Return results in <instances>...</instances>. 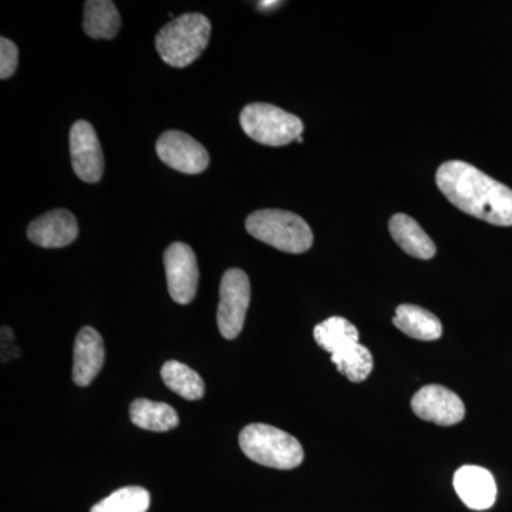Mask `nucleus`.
Instances as JSON below:
<instances>
[{"label": "nucleus", "instance_id": "nucleus-1", "mask_svg": "<svg viewBox=\"0 0 512 512\" xmlns=\"http://www.w3.org/2000/svg\"><path fill=\"white\" fill-rule=\"evenodd\" d=\"M436 183L454 207L471 217L498 225H512V190L463 161L440 165Z\"/></svg>", "mask_w": 512, "mask_h": 512}, {"label": "nucleus", "instance_id": "nucleus-2", "mask_svg": "<svg viewBox=\"0 0 512 512\" xmlns=\"http://www.w3.org/2000/svg\"><path fill=\"white\" fill-rule=\"evenodd\" d=\"M316 343L330 353L332 363L350 382L360 383L373 370L370 350L359 342V330L348 319L333 316L313 330Z\"/></svg>", "mask_w": 512, "mask_h": 512}, {"label": "nucleus", "instance_id": "nucleus-3", "mask_svg": "<svg viewBox=\"0 0 512 512\" xmlns=\"http://www.w3.org/2000/svg\"><path fill=\"white\" fill-rule=\"evenodd\" d=\"M211 39V22L201 13H187L171 20L158 32V55L170 66L183 69L204 53Z\"/></svg>", "mask_w": 512, "mask_h": 512}, {"label": "nucleus", "instance_id": "nucleus-4", "mask_svg": "<svg viewBox=\"0 0 512 512\" xmlns=\"http://www.w3.org/2000/svg\"><path fill=\"white\" fill-rule=\"evenodd\" d=\"M239 447L245 456L261 466L292 470L301 466V443L281 429L268 424H249L239 434Z\"/></svg>", "mask_w": 512, "mask_h": 512}, {"label": "nucleus", "instance_id": "nucleus-5", "mask_svg": "<svg viewBox=\"0 0 512 512\" xmlns=\"http://www.w3.org/2000/svg\"><path fill=\"white\" fill-rule=\"evenodd\" d=\"M252 237L288 254H303L313 244L311 227L299 215L282 210L252 212L245 222Z\"/></svg>", "mask_w": 512, "mask_h": 512}, {"label": "nucleus", "instance_id": "nucleus-6", "mask_svg": "<svg viewBox=\"0 0 512 512\" xmlns=\"http://www.w3.org/2000/svg\"><path fill=\"white\" fill-rule=\"evenodd\" d=\"M242 130L256 143L269 147H282L298 140L303 123L295 114L266 103H254L241 111Z\"/></svg>", "mask_w": 512, "mask_h": 512}, {"label": "nucleus", "instance_id": "nucleus-7", "mask_svg": "<svg viewBox=\"0 0 512 512\" xmlns=\"http://www.w3.org/2000/svg\"><path fill=\"white\" fill-rule=\"evenodd\" d=\"M249 302H251V284L248 275L238 268L228 269L221 279L220 305H218V329L225 339L238 338L244 329Z\"/></svg>", "mask_w": 512, "mask_h": 512}, {"label": "nucleus", "instance_id": "nucleus-8", "mask_svg": "<svg viewBox=\"0 0 512 512\" xmlns=\"http://www.w3.org/2000/svg\"><path fill=\"white\" fill-rule=\"evenodd\" d=\"M165 274L168 292L174 302L188 305L197 295L200 269L197 256L191 247L183 242H174L164 252Z\"/></svg>", "mask_w": 512, "mask_h": 512}, {"label": "nucleus", "instance_id": "nucleus-9", "mask_svg": "<svg viewBox=\"0 0 512 512\" xmlns=\"http://www.w3.org/2000/svg\"><path fill=\"white\" fill-rule=\"evenodd\" d=\"M157 154L165 165L183 174H200L210 165V154L205 147L183 131L170 130L161 134Z\"/></svg>", "mask_w": 512, "mask_h": 512}, {"label": "nucleus", "instance_id": "nucleus-10", "mask_svg": "<svg viewBox=\"0 0 512 512\" xmlns=\"http://www.w3.org/2000/svg\"><path fill=\"white\" fill-rule=\"evenodd\" d=\"M70 156L74 173L84 183H99L104 173V157L99 138L89 121L79 120L70 131Z\"/></svg>", "mask_w": 512, "mask_h": 512}, {"label": "nucleus", "instance_id": "nucleus-11", "mask_svg": "<svg viewBox=\"0 0 512 512\" xmlns=\"http://www.w3.org/2000/svg\"><path fill=\"white\" fill-rule=\"evenodd\" d=\"M412 409L421 420L444 427L454 426L466 416L460 397L439 384H429L414 394Z\"/></svg>", "mask_w": 512, "mask_h": 512}, {"label": "nucleus", "instance_id": "nucleus-12", "mask_svg": "<svg viewBox=\"0 0 512 512\" xmlns=\"http://www.w3.org/2000/svg\"><path fill=\"white\" fill-rule=\"evenodd\" d=\"M79 225L72 212L55 210L30 222L28 238L37 247L64 248L76 241Z\"/></svg>", "mask_w": 512, "mask_h": 512}, {"label": "nucleus", "instance_id": "nucleus-13", "mask_svg": "<svg viewBox=\"0 0 512 512\" xmlns=\"http://www.w3.org/2000/svg\"><path fill=\"white\" fill-rule=\"evenodd\" d=\"M454 490L471 510L484 511L497 500L493 474L478 466H464L454 474Z\"/></svg>", "mask_w": 512, "mask_h": 512}, {"label": "nucleus", "instance_id": "nucleus-14", "mask_svg": "<svg viewBox=\"0 0 512 512\" xmlns=\"http://www.w3.org/2000/svg\"><path fill=\"white\" fill-rule=\"evenodd\" d=\"M104 342L96 329L86 326L74 342L73 380L77 386L86 387L99 375L104 365Z\"/></svg>", "mask_w": 512, "mask_h": 512}, {"label": "nucleus", "instance_id": "nucleus-15", "mask_svg": "<svg viewBox=\"0 0 512 512\" xmlns=\"http://www.w3.org/2000/svg\"><path fill=\"white\" fill-rule=\"evenodd\" d=\"M390 235L406 254L419 259H431L436 255V245L419 222L406 214L393 215L389 222Z\"/></svg>", "mask_w": 512, "mask_h": 512}, {"label": "nucleus", "instance_id": "nucleus-16", "mask_svg": "<svg viewBox=\"0 0 512 512\" xmlns=\"http://www.w3.org/2000/svg\"><path fill=\"white\" fill-rule=\"evenodd\" d=\"M393 323L410 338L424 342L440 339L443 335V326L437 316L416 305H400Z\"/></svg>", "mask_w": 512, "mask_h": 512}, {"label": "nucleus", "instance_id": "nucleus-17", "mask_svg": "<svg viewBox=\"0 0 512 512\" xmlns=\"http://www.w3.org/2000/svg\"><path fill=\"white\" fill-rule=\"evenodd\" d=\"M121 18L111 0H89L84 3L83 30L92 39H114L119 33Z\"/></svg>", "mask_w": 512, "mask_h": 512}, {"label": "nucleus", "instance_id": "nucleus-18", "mask_svg": "<svg viewBox=\"0 0 512 512\" xmlns=\"http://www.w3.org/2000/svg\"><path fill=\"white\" fill-rule=\"evenodd\" d=\"M130 417L140 429L158 433L173 430L180 423L173 407L147 399L134 400L130 406Z\"/></svg>", "mask_w": 512, "mask_h": 512}, {"label": "nucleus", "instance_id": "nucleus-19", "mask_svg": "<svg viewBox=\"0 0 512 512\" xmlns=\"http://www.w3.org/2000/svg\"><path fill=\"white\" fill-rule=\"evenodd\" d=\"M165 386L187 400H200L205 393L204 380L191 367L177 360H170L161 369Z\"/></svg>", "mask_w": 512, "mask_h": 512}, {"label": "nucleus", "instance_id": "nucleus-20", "mask_svg": "<svg viewBox=\"0 0 512 512\" xmlns=\"http://www.w3.org/2000/svg\"><path fill=\"white\" fill-rule=\"evenodd\" d=\"M150 501V493L144 488L124 487L94 505L90 512H147Z\"/></svg>", "mask_w": 512, "mask_h": 512}, {"label": "nucleus", "instance_id": "nucleus-21", "mask_svg": "<svg viewBox=\"0 0 512 512\" xmlns=\"http://www.w3.org/2000/svg\"><path fill=\"white\" fill-rule=\"evenodd\" d=\"M19 64L18 46L12 40L0 39V79L6 80L15 74Z\"/></svg>", "mask_w": 512, "mask_h": 512}, {"label": "nucleus", "instance_id": "nucleus-22", "mask_svg": "<svg viewBox=\"0 0 512 512\" xmlns=\"http://www.w3.org/2000/svg\"><path fill=\"white\" fill-rule=\"evenodd\" d=\"M282 3L278 2V0H264V2H258V9L264 10V12H268V10L276 9L281 6Z\"/></svg>", "mask_w": 512, "mask_h": 512}, {"label": "nucleus", "instance_id": "nucleus-23", "mask_svg": "<svg viewBox=\"0 0 512 512\" xmlns=\"http://www.w3.org/2000/svg\"><path fill=\"white\" fill-rule=\"evenodd\" d=\"M296 141H298V143H303V137L302 136L299 137L298 140H296Z\"/></svg>", "mask_w": 512, "mask_h": 512}]
</instances>
